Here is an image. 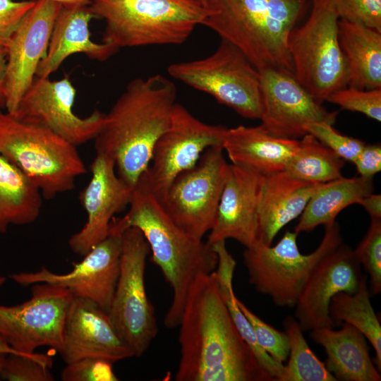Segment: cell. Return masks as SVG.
Returning a JSON list of instances; mask_svg holds the SVG:
<instances>
[{
	"label": "cell",
	"mask_w": 381,
	"mask_h": 381,
	"mask_svg": "<svg viewBox=\"0 0 381 381\" xmlns=\"http://www.w3.org/2000/svg\"><path fill=\"white\" fill-rule=\"evenodd\" d=\"M298 140L274 137L260 125L227 128L222 144L233 164L254 169L264 176L285 170Z\"/></svg>",
	"instance_id": "cell-24"
},
{
	"label": "cell",
	"mask_w": 381,
	"mask_h": 381,
	"mask_svg": "<svg viewBox=\"0 0 381 381\" xmlns=\"http://www.w3.org/2000/svg\"><path fill=\"white\" fill-rule=\"evenodd\" d=\"M322 183L298 179L284 170L264 176L258 206V241L271 246L279 231L301 214Z\"/></svg>",
	"instance_id": "cell-23"
},
{
	"label": "cell",
	"mask_w": 381,
	"mask_h": 381,
	"mask_svg": "<svg viewBox=\"0 0 381 381\" xmlns=\"http://www.w3.org/2000/svg\"><path fill=\"white\" fill-rule=\"evenodd\" d=\"M90 170L91 179L79 194L87 221L68 242L80 256L108 236L112 219L129 205L133 190L118 176L114 160L107 155L97 153Z\"/></svg>",
	"instance_id": "cell-18"
},
{
	"label": "cell",
	"mask_w": 381,
	"mask_h": 381,
	"mask_svg": "<svg viewBox=\"0 0 381 381\" xmlns=\"http://www.w3.org/2000/svg\"><path fill=\"white\" fill-rule=\"evenodd\" d=\"M373 179L360 176L322 183L308 202L294 228L296 234L313 231L320 225L335 221L344 209L372 193Z\"/></svg>",
	"instance_id": "cell-27"
},
{
	"label": "cell",
	"mask_w": 381,
	"mask_h": 381,
	"mask_svg": "<svg viewBox=\"0 0 381 381\" xmlns=\"http://www.w3.org/2000/svg\"><path fill=\"white\" fill-rule=\"evenodd\" d=\"M6 50L0 51V111L6 109Z\"/></svg>",
	"instance_id": "cell-43"
},
{
	"label": "cell",
	"mask_w": 381,
	"mask_h": 381,
	"mask_svg": "<svg viewBox=\"0 0 381 381\" xmlns=\"http://www.w3.org/2000/svg\"><path fill=\"white\" fill-rule=\"evenodd\" d=\"M75 96L68 76L56 80L36 76L13 116L42 126L77 147L95 138L105 114L95 110L87 116H78L73 110Z\"/></svg>",
	"instance_id": "cell-15"
},
{
	"label": "cell",
	"mask_w": 381,
	"mask_h": 381,
	"mask_svg": "<svg viewBox=\"0 0 381 381\" xmlns=\"http://www.w3.org/2000/svg\"><path fill=\"white\" fill-rule=\"evenodd\" d=\"M59 353L66 364L85 357L103 358L114 363L134 356L107 312L95 302L78 297H73L67 310Z\"/></svg>",
	"instance_id": "cell-21"
},
{
	"label": "cell",
	"mask_w": 381,
	"mask_h": 381,
	"mask_svg": "<svg viewBox=\"0 0 381 381\" xmlns=\"http://www.w3.org/2000/svg\"><path fill=\"white\" fill-rule=\"evenodd\" d=\"M0 353H7V354H8V353H16V354L25 356L24 354H22V353L18 352L17 351H16L13 348H11L9 345H8L4 341H3L1 339H0ZM29 357H31V356H29ZM32 358H35V357H32ZM35 358L39 359V360H40L42 361H44L45 363H48L49 365H50L51 366H52L53 359H52V357L50 356V355H48L47 356H46L44 358Z\"/></svg>",
	"instance_id": "cell-44"
},
{
	"label": "cell",
	"mask_w": 381,
	"mask_h": 381,
	"mask_svg": "<svg viewBox=\"0 0 381 381\" xmlns=\"http://www.w3.org/2000/svg\"><path fill=\"white\" fill-rule=\"evenodd\" d=\"M42 199L38 188L0 153V234L6 233L11 225L36 221Z\"/></svg>",
	"instance_id": "cell-28"
},
{
	"label": "cell",
	"mask_w": 381,
	"mask_h": 381,
	"mask_svg": "<svg viewBox=\"0 0 381 381\" xmlns=\"http://www.w3.org/2000/svg\"><path fill=\"white\" fill-rule=\"evenodd\" d=\"M89 8L105 22L102 42L118 49L182 44L210 12L195 0H90Z\"/></svg>",
	"instance_id": "cell-5"
},
{
	"label": "cell",
	"mask_w": 381,
	"mask_h": 381,
	"mask_svg": "<svg viewBox=\"0 0 381 381\" xmlns=\"http://www.w3.org/2000/svg\"><path fill=\"white\" fill-rule=\"evenodd\" d=\"M229 168L223 147H211L174 179L159 201L170 218L197 238L213 226Z\"/></svg>",
	"instance_id": "cell-11"
},
{
	"label": "cell",
	"mask_w": 381,
	"mask_h": 381,
	"mask_svg": "<svg viewBox=\"0 0 381 381\" xmlns=\"http://www.w3.org/2000/svg\"><path fill=\"white\" fill-rule=\"evenodd\" d=\"M264 175L250 168L229 164L214 222L207 242L232 238L250 247L258 241V213Z\"/></svg>",
	"instance_id": "cell-20"
},
{
	"label": "cell",
	"mask_w": 381,
	"mask_h": 381,
	"mask_svg": "<svg viewBox=\"0 0 381 381\" xmlns=\"http://www.w3.org/2000/svg\"><path fill=\"white\" fill-rule=\"evenodd\" d=\"M173 78L213 97L246 119H260V72L236 47L221 40L215 51L200 59L174 63Z\"/></svg>",
	"instance_id": "cell-9"
},
{
	"label": "cell",
	"mask_w": 381,
	"mask_h": 381,
	"mask_svg": "<svg viewBox=\"0 0 381 381\" xmlns=\"http://www.w3.org/2000/svg\"><path fill=\"white\" fill-rule=\"evenodd\" d=\"M361 265L353 250L340 244L314 267L295 305V319L303 331L334 327L329 315L332 297L339 292L355 294Z\"/></svg>",
	"instance_id": "cell-19"
},
{
	"label": "cell",
	"mask_w": 381,
	"mask_h": 381,
	"mask_svg": "<svg viewBox=\"0 0 381 381\" xmlns=\"http://www.w3.org/2000/svg\"><path fill=\"white\" fill-rule=\"evenodd\" d=\"M208 8L209 0H195Z\"/></svg>",
	"instance_id": "cell-47"
},
{
	"label": "cell",
	"mask_w": 381,
	"mask_h": 381,
	"mask_svg": "<svg viewBox=\"0 0 381 381\" xmlns=\"http://www.w3.org/2000/svg\"><path fill=\"white\" fill-rule=\"evenodd\" d=\"M237 303L250 322L259 346L277 362L286 361L290 350L286 332L279 331L267 324L238 298Z\"/></svg>",
	"instance_id": "cell-35"
},
{
	"label": "cell",
	"mask_w": 381,
	"mask_h": 381,
	"mask_svg": "<svg viewBox=\"0 0 381 381\" xmlns=\"http://www.w3.org/2000/svg\"><path fill=\"white\" fill-rule=\"evenodd\" d=\"M35 1L0 0V51L6 50L13 34Z\"/></svg>",
	"instance_id": "cell-40"
},
{
	"label": "cell",
	"mask_w": 381,
	"mask_h": 381,
	"mask_svg": "<svg viewBox=\"0 0 381 381\" xmlns=\"http://www.w3.org/2000/svg\"><path fill=\"white\" fill-rule=\"evenodd\" d=\"M7 353H0V380H1V372Z\"/></svg>",
	"instance_id": "cell-46"
},
{
	"label": "cell",
	"mask_w": 381,
	"mask_h": 381,
	"mask_svg": "<svg viewBox=\"0 0 381 381\" xmlns=\"http://www.w3.org/2000/svg\"><path fill=\"white\" fill-rule=\"evenodd\" d=\"M114 362L99 357H85L69 363L61 375L63 381H117Z\"/></svg>",
	"instance_id": "cell-38"
},
{
	"label": "cell",
	"mask_w": 381,
	"mask_h": 381,
	"mask_svg": "<svg viewBox=\"0 0 381 381\" xmlns=\"http://www.w3.org/2000/svg\"><path fill=\"white\" fill-rule=\"evenodd\" d=\"M176 87L161 74L137 78L116 100L95 137L96 153L112 159L118 176L134 188L169 127Z\"/></svg>",
	"instance_id": "cell-2"
},
{
	"label": "cell",
	"mask_w": 381,
	"mask_h": 381,
	"mask_svg": "<svg viewBox=\"0 0 381 381\" xmlns=\"http://www.w3.org/2000/svg\"><path fill=\"white\" fill-rule=\"evenodd\" d=\"M150 252L138 229L128 227L123 231L119 275L107 312L118 334L137 357L147 350L158 332L145 284Z\"/></svg>",
	"instance_id": "cell-10"
},
{
	"label": "cell",
	"mask_w": 381,
	"mask_h": 381,
	"mask_svg": "<svg viewBox=\"0 0 381 381\" xmlns=\"http://www.w3.org/2000/svg\"><path fill=\"white\" fill-rule=\"evenodd\" d=\"M341 20L381 31V0H329Z\"/></svg>",
	"instance_id": "cell-39"
},
{
	"label": "cell",
	"mask_w": 381,
	"mask_h": 381,
	"mask_svg": "<svg viewBox=\"0 0 381 381\" xmlns=\"http://www.w3.org/2000/svg\"><path fill=\"white\" fill-rule=\"evenodd\" d=\"M338 37L348 66L347 86L381 89V31L339 19Z\"/></svg>",
	"instance_id": "cell-26"
},
{
	"label": "cell",
	"mask_w": 381,
	"mask_h": 381,
	"mask_svg": "<svg viewBox=\"0 0 381 381\" xmlns=\"http://www.w3.org/2000/svg\"><path fill=\"white\" fill-rule=\"evenodd\" d=\"M6 281V277L3 276H0V287L4 284Z\"/></svg>",
	"instance_id": "cell-48"
},
{
	"label": "cell",
	"mask_w": 381,
	"mask_h": 381,
	"mask_svg": "<svg viewBox=\"0 0 381 381\" xmlns=\"http://www.w3.org/2000/svg\"><path fill=\"white\" fill-rule=\"evenodd\" d=\"M326 101L376 121H381V89L361 90L346 86L329 95Z\"/></svg>",
	"instance_id": "cell-34"
},
{
	"label": "cell",
	"mask_w": 381,
	"mask_h": 381,
	"mask_svg": "<svg viewBox=\"0 0 381 381\" xmlns=\"http://www.w3.org/2000/svg\"><path fill=\"white\" fill-rule=\"evenodd\" d=\"M297 235L287 231L274 246L258 241L243 253L249 283L277 306H295L314 267L342 241L335 221L325 225L320 245L308 255L298 250Z\"/></svg>",
	"instance_id": "cell-8"
},
{
	"label": "cell",
	"mask_w": 381,
	"mask_h": 381,
	"mask_svg": "<svg viewBox=\"0 0 381 381\" xmlns=\"http://www.w3.org/2000/svg\"><path fill=\"white\" fill-rule=\"evenodd\" d=\"M52 366L39 359L16 353L6 355L1 380L8 381H53Z\"/></svg>",
	"instance_id": "cell-37"
},
{
	"label": "cell",
	"mask_w": 381,
	"mask_h": 381,
	"mask_svg": "<svg viewBox=\"0 0 381 381\" xmlns=\"http://www.w3.org/2000/svg\"><path fill=\"white\" fill-rule=\"evenodd\" d=\"M260 72L262 113L260 126L270 135L299 140L306 126L313 123L334 124L338 111H329L317 102L288 71L267 68Z\"/></svg>",
	"instance_id": "cell-16"
},
{
	"label": "cell",
	"mask_w": 381,
	"mask_h": 381,
	"mask_svg": "<svg viewBox=\"0 0 381 381\" xmlns=\"http://www.w3.org/2000/svg\"><path fill=\"white\" fill-rule=\"evenodd\" d=\"M128 206V212L121 219L126 228L138 229L147 241L152 261L172 290L164 325L169 329L177 327L191 284L199 274L215 270L217 253L207 241L179 226L140 180Z\"/></svg>",
	"instance_id": "cell-3"
},
{
	"label": "cell",
	"mask_w": 381,
	"mask_h": 381,
	"mask_svg": "<svg viewBox=\"0 0 381 381\" xmlns=\"http://www.w3.org/2000/svg\"><path fill=\"white\" fill-rule=\"evenodd\" d=\"M34 1H37V0H34ZM47 1L55 2L62 6L88 4L90 2V0H47Z\"/></svg>",
	"instance_id": "cell-45"
},
{
	"label": "cell",
	"mask_w": 381,
	"mask_h": 381,
	"mask_svg": "<svg viewBox=\"0 0 381 381\" xmlns=\"http://www.w3.org/2000/svg\"><path fill=\"white\" fill-rule=\"evenodd\" d=\"M367 276L361 275L358 289L351 294L341 291L329 304V315L334 326L346 322L358 329L373 346L377 370L381 368V326L370 300Z\"/></svg>",
	"instance_id": "cell-30"
},
{
	"label": "cell",
	"mask_w": 381,
	"mask_h": 381,
	"mask_svg": "<svg viewBox=\"0 0 381 381\" xmlns=\"http://www.w3.org/2000/svg\"><path fill=\"white\" fill-rule=\"evenodd\" d=\"M342 324L339 330L333 327L311 330L312 339L326 351L327 369L337 380L380 381V371L373 363L365 336L351 325Z\"/></svg>",
	"instance_id": "cell-25"
},
{
	"label": "cell",
	"mask_w": 381,
	"mask_h": 381,
	"mask_svg": "<svg viewBox=\"0 0 381 381\" xmlns=\"http://www.w3.org/2000/svg\"><path fill=\"white\" fill-rule=\"evenodd\" d=\"M62 5L37 0L13 34L6 49V109L14 115L47 55L52 31Z\"/></svg>",
	"instance_id": "cell-17"
},
{
	"label": "cell",
	"mask_w": 381,
	"mask_h": 381,
	"mask_svg": "<svg viewBox=\"0 0 381 381\" xmlns=\"http://www.w3.org/2000/svg\"><path fill=\"white\" fill-rule=\"evenodd\" d=\"M73 297L66 288L35 284L29 300L16 306L0 305V339L31 357L49 355L35 353L40 346H49L59 353L64 321Z\"/></svg>",
	"instance_id": "cell-12"
},
{
	"label": "cell",
	"mask_w": 381,
	"mask_h": 381,
	"mask_svg": "<svg viewBox=\"0 0 381 381\" xmlns=\"http://www.w3.org/2000/svg\"><path fill=\"white\" fill-rule=\"evenodd\" d=\"M226 130L199 120L176 103L169 126L155 144L150 164L139 180L160 201L174 179L193 168L207 149L222 147Z\"/></svg>",
	"instance_id": "cell-13"
},
{
	"label": "cell",
	"mask_w": 381,
	"mask_h": 381,
	"mask_svg": "<svg viewBox=\"0 0 381 381\" xmlns=\"http://www.w3.org/2000/svg\"><path fill=\"white\" fill-rule=\"evenodd\" d=\"M360 265L370 279V293L381 292V219L371 218L368 229L353 250Z\"/></svg>",
	"instance_id": "cell-33"
},
{
	"label": "cell",
	"mask_w": 381,
	"mask_h": 381,
	"mask_svg": "<svg viewBox=\"0 0 381 381\" xmlns=\"http://www.w3.org/2000/svg\"><path fill=\"white\" fill-rule=\"evenodd\" d=\"M306 131L339 157L351 162H353L365 145L360 139L341 134L333 127L332 124L327 123L307 124Z\"/></svg>",
	"instance_id": "cell-36"
},
{
	"label": "cell",
	"mask_w": 381,
	"mask_h": 381,
	"mask_svg": "<svg viewBox=\"0 0 381 381\" xmlns=\"http://www.w3.org/2000/svg\"><path fill=\"white\" fill-rule=\"evenodd\" d=\"M77 147L51 131L0 111V153L49 200L72 190L85 174Z\"/></svg>",
	"instance_id": "cell-6"
},
{
	"label": "cell",
	"mask_w": 381,
	"mask_h": 381,
	"mask_svg": "<svg viewBox=\"0 0 381 381\" xmlns=\"http://www.w3.org/2000/svg\"><path fill=\"white\" fill-rule=\"evenodd\" d=\"M344 160L310 133L298 140V147L285 171L313 183H324L341 178Z\"/></svg>",
	"instance_id": "cell-31"
},
{
	"label": "cell",
	"mask_w": 381,
	"mask_h": 381,
	"mask_svg": "<svg viewBox=\"0 0 381 381\" xmlns=\"http://www.w3.org/2000/svg\"><path fill=\"white\" fill-rule=\"evenodd\" d=\"M119 218L111 222L108 236L91 248L73 270L57 274L45 267L36 272L13 274L10 278L22 286L47 283L68 289L73 297L89 299L108 312L120 271L123 232Z\"/></svg>",
	"instance_id": "cell-14"
},
{
	"label": "cell",
	"mask_w": 381,
	"mask_h": 381,
	"mask_svg": "<svg viewBox=\"0 0 381 381\" xmlns=\"http://www.w3.org/2000/svg\"><path fill=\"white\" fill-rule=\"evenodd\" d=\"M217 255V265L214 271L220 294L231 317L243 340L250 346L262 368L274 380L279 381L284 365L266 353L258 344L252 326L240 309L234 294L232 279L236 262L228 251L225 241L212 245Z\"/></svg>",
	"instance_id": "cell-29"
},
{
	"label": "cell",
	"mask_w": 381,
	"mask_h": 381,
	"mask_svg": "<svg viewBox=\"0 0 381 381\" xmlns=\"http://www.w3.org/2000/svg\"><path fill=\"white\" fill-rule=\"evenodd\" d=\"M352 163L360 176L373 179L381 170L380 144H365Z\"/></svg>",
	"instance_id": "cell-41"
},
{
	"label": "cell",
	"mask_w": 381,
	"mask_h": 381,
	"mask_svg": "<svg viewBox=\"0 0 381 381\" xmlns=\"http://www.w3.org/2000/svg\"><path fill=\"white\" fill-rule=\"evenodd\" d=\"M284 326L289 339V361L279 381H337L309 348L295 318L286 316Z\"/></svg>",
	"instance_id": "cell-32"
},
{
	"label": "cell",
	"mask_w": 381,
	"mask_h": 381,
	"mask_svg": "<svg viewBox=\"0 0 381 381\" xmlns=\"http://www.w3.org/2000/svg\"><path fill=\"white\" fill-rule=\"evenodd\" d=\"M357 204L364 207L370 218L381 219V195L370 193L361 198Z\"/></svg>",
	"instance_id": "cell-42"
},
{
	"label": "cell",
	"mask_w": 381,
	"mask_h": 381,
	"mask_svg": "<svg viewBox=\"0 0 381 381\" xmlns=\"http://www.w3.org/2000/svg\"><path fill=\"white\" fill-rule=\"evenodd\" d=\"M310 0H209L202 25L236 47L260 71L293 73L287 39ZM294 74V73H293Z\"/></svg>",
	"instance_id": "cell-4"
},
{
	"label": "cell",
	"mask_w": 381,
	"mask_h": 381,
	"mask_svg": "<svg viewBox=\"0 0 381 381\" xmlns=\"http://www.w3.org/2000/svg\"><path fill=\"white\" fill-rule=\"evenodd\" d=\"M305 23L294 27L287 39L293 73L319 103L348 84V66L338 37L337 16L329 0H310Z\"/></svg>",
	"instance_id": "cell-7"
},
{
	"label": "cell",
	"mask_w": 381,
	"mask_h": 381,
	"mask_svg": "<svg viewBox=\"0 0 381 381\" xmlns=\"http://www.w3.org/2000/svg\"><path fill=\"white\" fill-rule=\"evenodd\" d=\"M176 381H273L237 329L214 272L191 284L179 324Z\"/></svg>",
	"instance_id": "cell-1"
},
{
	"label": "cell",
	"mask_w": 381,
	"mask_h": 381,
	"mask_svg": "<svg viewBox=\"0 0 381 381\" xmlns=\"http://www.w3.org/2000/svg\"><path fill=\"white\" fill-rule=\"evenodd\" d=\"M95 16L87 4L62 6L54 22L47 55L40 63L36 76L49 77L63 62L75 54H83L92 60L104 61L119 50L91 40L90 23Z\"/></svg>",
	"instance_id": "cell-22"
}]
</instances>
